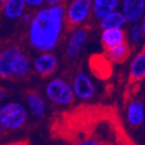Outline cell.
<instances>
[{
  "label": "cell",
  "instance_id": "obj_1",
  "mask_svg": "<svg viewBox=\"0 0 145 145\" xmlns=\"http://www.w3.org/2000/svg\"><path fill=\"white\" fill-rule=\"evenodd\" d=\"M66 9L62 5H47L33 15L29 25V42L40 53H50L62 36Z\"/></svg>",
  "mask_w": 145,
  "mask_h": 145
},
{
  "label": "cell",
  "instance_id": "obj_2",
  "mask_svg": "<svg viewBox=\"0 0 145 145\" xmlns=\"http://www.w3.org/2000/svg\"><path fill=\"white\" fill-rule=\"evenodd\" d=\"M31 61L17 47H8L0 54V77L24 78L31 71Z\"/></svg>",
  "mask_w": 145,
  "mask_h": 145
},
{
  "label": "cell",
  "instance_id": "obj_3",
  "mask_svg": "<svg viewBox=\"0 0 145 145\" xmlns=\"http://www.w3.org/2000/svg\"><path fill=\"white\" fill-rule=\"evenodd\" d=\"M27 110L18 102H9L0 109L1 131H16L22 129L27 121Z\"/></svg>",
  "mask_w": 145,
  "mask_h": 145
},
{
  "label": "cell",
  "instance_id": "obj_4",
  "mask_svg": "<svg viewBox=\"0 0 145 145\" xmlns=\"http://www.w3.org/2000/svg\"><path fill=\"white\" fill-rule=\"evenodd\" d=\"M46 95L52 103L59 106H68L75 97L73 86L63 78H54L46 86Z\"/></svg>",
  "mask_w": 145,
  "mask_h": 145
},
{
  "label": "cell",
  "instance_id": "obj_5",
  "mask_svg": "<svg viewBox=\"0 0 145 145\" xmlns=\"http://www.w3.org/2000/svg\"><path fill=\"white\" fill-rule=\"evenodd\" d=\"M92 13V0H73L66 9V18L73 25L84 22Z\"/></svg>",
  "mask_w": 145,
  "mask_h": 145
},
{
  "label": "cell",
  "instance_id": "obj_6",
  "mask_svg": "<svg viewBox=\"0 0 145 145\" xmlns=\"http://www.w3.org/2000/svg\"><path fill=\"white\" fill-rule=\"evenodd\" d=\"M73 90L75 97L81 101H87L93 97L95 93V86L90 80L89 76L83 71H79L73 79Z\"/></svg>",
  "mask_w": 145,
  "mask_h": 145
},
{
  "label": "cell",
  "instance_id": "obj_7",
  "mask_svg": "<svg viewBox=\"0 0 145 145\" xmlns=\"http://www.w3.org/2000/svg\"><path fill=\"white\" fill-rule=\"evenodd\" d=\"M122 12L130 24L140 22L145 15V0H123Z\"/></svg>",
  "mask_w": 145,
  "mask_h": 145
},
{
  "label": "cell",
  "instance_id": "obj_8",
  "mask_svg": "<svg viewBox=\"0 0 145 145\" xmlns=\"http://www.w3.org/2000/svg\"><path fill=\"white\" fill-rule=\"evenodd\" d=\"M33 66L37 73L41 76H48L56 70L58 60L51 53H42L33 62Z\"/></svg>",
  "mask_w": 145,
  "mask_h": 145
},
{
  "label": "cell",
  "instance_id": "obj_9",
  "mask_svg": "<svg viewBox=\"0 0 145 145\" xmlns=\"http://www.w3.org/2000/svg\"><path fill=\"white\" fill-rule=\"evenodd\" d=\"M87 40V31L84 29H77L72 33L66 46V55L69 59H75L82 51Z\"/></svg>",
  "mask_w": 145,
  "mask_h": 145
},
{
  "label": "cell",
  "instance_id": "obj_10",
  "mask_svg": "<svg viewBox=\"0 0 145 145\" xmlns=\"http://www.w3.org/2000/svg\"><path fill=\"white\" fill-rule=\"evenodd\" d=\"M145 120V106L140 101H132L127 108V121L131 127L137 128Z\"/></svg>",
  "mask_w": 145,
  "mask_h": 145
},
{
  "label": "cell",
  "instance_id": "obj_11",
  "mask_svg": "<svg viewBox=\"0 0 145 145\" xmlns=\"http://www.w3.org/2000/svg\"><path fill=\"white\" fill-rule=\"evenodd\" d=\"M119 0H92V14L101 22L106 15L117 10Z\"/></svg>",
  "mask_w": 145,
  "mask_h": 145
},
{
  "label": "cell",
  "instance_id": "obj_12",
  "mask_svg": "<svg viewBox=\"0 0 145 145\" xmlns=\"http://www.w3.org/2000/svg\"><path fill=\"white\" fill-rule=\"evenodd\" d=\"M27 0H6L3 3L2 11L6 18L11 20L22 18L24 14Z\"/></svg>",
  "mask_w": 145,
  "mask_h": 145
},
{
  "label": "cell",
  "instance_id": "obj_13",
  "mask_svg": "<svg viewBox=\"0 0 145 145\" xmlns=\"http://www.w3.org/2000/svg\"><path fill=\"white\" fill-rule=\"evenodd\" d=\"M125 38L126 34L123 29H112L103 31L101 40L103 46L106 48V50H108L124 43Z\"/></svg>",
  "mask_w": 145,
  "mask_h": 145
},
{
  "label": "cell",
  "instance_id": "obj_14",
  "mask_svg": "<svg viewBox=\"0 0 145 145\" xmlns=\"http://www.w3.org/2000/svg\"><path fill=\"white\" fill-rule=\"evenodd\" d=\"M130 78L133 81H139L145 78V49L141 50L131 62Z\"/></svg>",
  "mask_w": 145,
  "mask_h": 145
},
{
  "label": "cell",
  "instance_id": "obj_15",
  "mask_svg": "<svg viewBox=\"0 0 145 145\" xmlns=\"http://www.w3.org/2000/svg\"><path fill=\"white\" fill-rule=\"evenodd\" d=\"M126 22H127V18L125 17L123 12L116 10V11L112 12L111 14L106 15L105 18H103L99 22V27L102 31L112 29H123Z\"/></svg>",
  "mask_w": 145,
  "mask_h": 145
},
{
  "label": "cell",
  "instance_id": "obj_16",
  "mask_svg": "<svg viewBox=\"0 0 145 145\" xmlns=\"http://www.w3.org/2000/svg\"><path fill=\"white\" fill-rule=\"evenodd\" d=\"M27 103L29 110L37 118H42L46 113V103L38 92L31 91L27 94Z\"/></svg>",
  "mask_w": 145,
  "mask_h": 145
},
{
  "label": "cell",
  "instance_id": "obj_17",
  "mask_svg": "<svg viewBox=\"0 0 145 145\" xmlns=\"http://www.w3.org/2000/svg\"><path fill=\"white\" fill-rule=\"evenodd\" d=\"M130 55V46L124 42L114 48L108 49L106 51V58L115 63H122Z\"/></svg>",
  "mask_w": 145,
  "mask_h": 145
},
{
  "label": "cell",
  "instance_id": "obj_18",
  "mask_svg": "<svg viewBox=\"0 0 145 145\" xmlns=\"http://www.w3.org/2000/svg\"><path fill=\"white\" fill-rule=\"evenodd\" d=\"M144 33H143L142 24L140 22L132 24V27L129 29V42L133 45L139 44L143 39Z\"/></svg>",
  "mask_w": 145,
  "mask_h": 145
},
{
  "label": "cell",
  "instance_id": "obj_19",
  "mask_svg": "<svg viewBox=\"0 0 145 145\" xmlns=\"http://www.w3.org/2000/svg\"><path fill=\"white\" fill-rule=\"evenodd\" d=\"M70 145H104V143L101 140H99V139L90 137V138H85V139H82V140H79L78 142Z\"/></svg>",
  "mask_w": 145,
  "mask_h": 145
},
{
  "label": "cell",
  "instance_id": "obj_20",
  "mask_svg": "<svg viewBox=\"0 0 145 145\" xmlns=\"http://www.w3.org/2000/svg\"><path fill=\"white\" fill-rule=\"evenodd\" d=\"M45 2H46V0H27V6H29L31 8L41 7Z\"/></svg>",
  "mask_w": 145,
  "mask_h": 145
},
{
  "label": "cell",
  "instance_id": "obj_21",
  "mask_svg": "<svg viewBox=\"0 0 145 145\" xmlns=\"http://www.w3.org/2000/svg\"><path fill=\"white\" fill-rule=\"evenodd\" d=\"M22 22H24V24H31V18H33V16H31L29 13H24V16L22 17Z\"/></svg>",
  "mask_w": 145,
  "mask_h": 145
},
{
  "label": "cell",
  "instance_id": "obj_22",
  "mask_svg": "<svg viewBox=\"0 0 145 145\" xmlns=\"http://www.w3.org/2000/svg\"><path fill=\"white\" fill-rule=\"evenodd\" d=\"M2 145H29V144L27 142H24V141H12V142L3 143Z\"/></svg>",
  "mask_w": 145,
  "mask_h": 145
},
{
  "label": "cell",
  "instance_id": "obj_23",
  "mask_svg": "<svg viewBox=\"0 0 145 145\" xmlns=\"http://www.w3.org/2000/svg\"><path fill=\"white\" fill-rule=\"evenodd\" d=\"M63 0H46V2L48 3V5H61L60 3Z\"/></svg>",
  "mask_w": 145,
  "mask_h": 145
},
{
  "label": "cell",
  "instance_id": "obj_24",
  "mask_svg": "<svg viewBox=\"0 0 145 145\" xmlns=\"http://www.w3.org/2000/svg\"><path fill=\"white\" fill-rule=\"evenodd\" d=\"M141 24H142V29H143V33H144V37H145V15L143 17L142 22H141Z\"/></svg>",
  "mask_w": 145,
  "mask_h": 145
},
{
  "label": "cell",
  "instance_id": "obj_25",
  "mask_svg": "<svg viewBox=\"0 0 145 145\" xmlns=\"http://www.w3.org/2000/svg\"><path fill=\"white\" fill-rule=\"evenodd\" d=\"M0 95H1V99H3L5 97V92H4V90H1V94H0Z\"/></svg>",
  "mask_w": 145,
  "mask_h": 145
},
{
  "label": "cell",
  "instance_id": "obj_26",
  "mask_svg": "<svg viewBox=\"0 0 145 145\" xmlns=\"http://www.w3.org/2000/svg\"><path fill=\"white\" fill-rule=\"evenodd\" d=\"M5 1H6V0H0V2L2 3V4H3V3H4V2H5Z\"/></svg>",
  "mask_w": 145,
  "mask_h": 145
}]
</instances>
